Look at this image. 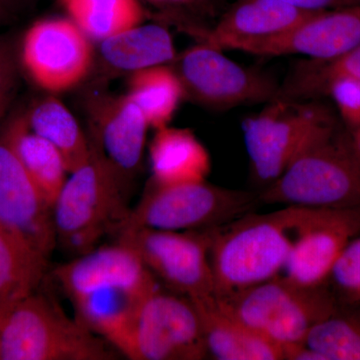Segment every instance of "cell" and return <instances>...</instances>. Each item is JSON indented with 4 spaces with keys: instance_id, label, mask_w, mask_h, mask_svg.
Listing matches in <instances>:
<instances>
[{
    "instance_id": "obj_1",
    "label": "cell",
    "mask_w": 360,
    "mask_h": 360,
    "mask_svg": "<svg viewBox=\"0 0 360 360\" xmlns=\"http://www.w3.org/2000/svg\"><path fill=\"white\" fill-rule=\"evenodd\" d=\"M53 277L70 298L75 319L116 350L149 296L160 288L141 258L117 241L59 265Z\"/></svg>"
},
{
    "instance_id": "obj_2",
    "label": "cell",
    "mask_w": 360,
    "mask_h": 360,
    "mask_svg": "<svg viewBox=\"0 0 360 360\" xmlns=\"http://www.w3.org/2000/svg\"><path fill=\"white\" fill-rule=\"evenodd\" d=\"M309 212L302 206L266 214L250 212L212 229L213 295L224 297L281 274Z\"/></svg>"
},
{
    "instance_id": "obj_3",
    "label": "cell",
    "mask_w": 360,
    "mask_h": 360,
    "mask_svg": "<svg viewBox=\"0 0 360 360\" xmlns=\"http://www.w3.org/2000/svg\"><path fill=\"white\" fill-rule=\"evenodd\" d=\"M53 207L56 241L75 257L97 248L127 219V176L92 146L89 160L71 172Z\"/></svg>"
},
{
    "instance_id": "obj_4",
    "label": "cell",
    "mask_w": 360,
    "mask_h": 360,
    "mask_svg": "<svg viewBox=\"0 0 360 360\" xmlns=\"http://www.w3.org/2000/svg\"><path fill=\"white\" fill-rule=\"evenodd\" d=\"M266 205L309 208H360V156L336 125L300 153L258 195Z\"/></svg>"
},
{
    "instance_id": "obj_5",
    "label": "cell",
    "mask_w": 360,
    "mask_h": 360,
    "mask_svg": "<svg viewBox=\"0 0 360 360\" xmlns=\"http://www.w3.org/2000/svg\"><path fill=\"white\" fill-rule=\"evenodd\" d=\"M215 297L222 309L283 348L284 356L290 348L305 345L310 330L340 303L326 284L303 286L283 274L233 295Z\"/></svg>"
},
{
    "instance_id": "obj_6",
    "label": "cell",
    "mask_w": 360,
    "mask_h": 360,
    "mask_svg": "<svg viewBox=\"0 0 360 360\" xmlns=\"http://www.w3.org/2000/svg\"><path fill=\"white\" fill-rule=\"evenodd\" d=\"M120 355L37 291L0 321V360H115Z\"/></svg>"
},
{
    "instance_id": "obj_7",
    "label": "cell",
    "mask_w": 360,
    "mask_h": 360,
    "mask_svg": "<svg viewBox=\"0 0 360 360\" xmlns=\"http://www.w3.org/2000/svg\"><path fill=\"white\" fill-rule=\"evenodd\" d=\"M257 203L259 200L255 194L214 186L207 180L162 186L150 179L141 200L129 210L118 231H210L252 212Z\"/></svg>"
},
{
    "instance_id": "obj_8",
    "label": "cell",
    "mask_w": 360,
    "mask_h": 360,
    "mask_svg": "<svg viewBox=\"0 0 360 360\" xmlns=\"http://www.w3.org/2000/svg\"><path fill=\"white\" fill-rule=\"evenodd\" d=\"M335 127L321 104L277 97L243 122L253 174L265 187L278 179L309 144Z\"/></svg>"
},
{
    "instance_id": "obj_9",
    "label": "cell",
    "mask_w": 360,
    "mask_h": 360,
    "mask_svg": "<svg viewBox=\"0 0 360 360\" xmlns=\"http://www.w3.org/2000/svg\"><path fill=\"white\" fill-rule=\"evenodd\" d=\"M186 98L212 110L267 103L279 96L281 86L264 71L238 65L205 41L193 45L172 63Z\"/></svg>"
},
{
    "instance_id": "obj_10",
    "label": "cell",
    "mask_w": 360,
    "mask_h": 360,
    "mask_svg": "<svg viewBox=\"0 0 360 360\" xmlns=\"http://www.w3.org/2000/svg\"><path fill=\"white\" fill-rule=\"evenodd\" d=\"M18 51L30 82L53 96L82 84L94 66V41L68 16L35 20L23 33Z\"/></svg>"
},
{
    "instance_id": "obj_11",
    "label": "cell",
    "mask_w": 360,
    "mask_h": 360,
    "mask_svg": "<svg viewBox=\"0 0 360 360\" xmlns=\"http://www.w3.org/2000/svg\"><path fill=\"white\" fill-rule=\"evenodd\" d=\"M117 350L132 360H201L208 356L193 300L160 288L144 303Z\"/></svg>"
},
{
    "instance_id": "obj_12",
    "label": "cell",
    "mask_w": 360,
    "mask_h": 360,
    "mask_svg": "<svg viewBox=\"0 0 360 360\" xmlns=\"http://www.w3.org/2000/svg\"><path fill=\"white\" fill-rule=\"evenodd\" d=\"M212 231L122 229L116 236L117 243L134 251L155 278L172 292L196 298L213 295L210 259Z\"/></svg>"
},
{
    "instance_id": "obj_13",
    "label": "cell",
    "mask_w": 360,
    "mask_h": 360,
    "mask_svg": "<svg viewBox=\"0 0 360 360\" xmlns=\"http://www.w3.org/2000/svg\"><path fill=\"white\" fill-rule=\"evenodd\" d=\"M360 234V208H309L283 276L303 286L326 284L345 246Z\"/></svg>"
},
{
    "instance_id": "obj_14",
    "label": "cell",
    "mask_w": 360,
    "mask_h": 360,
    "mask_svg": "<svg viewBox=\"0 0 360 360\" xmlns=\"http://www.w3.org/2000/svg\"><path fill=\"white\" fill-rule=\"evenodd\" d=\"M360 44V6L315 13L276 37L243 49L264 56L300 54L314 60H330Z\"/></svg>"
},
{
    "instance_id": "obj_15",
    "label": "cell",
    "mask_w": 360,
    "mask_h": 360,
    "mask_svg": "<svg viewBox=\"0 0 360 360\" xmlns=\"http://www.w3.org/2000/svg\"><path fill=\"white\" fill-rule=\"evenodd\" d=\"M0 222L49 259L58 245L52 208L0 139Z\"/></svg>"
},
{
    "instance_id": "obj_16",
    "label": "cell",
    "mask_w": 360,
    "mask_h": 360,
    "mask_svg": "<svg viewBox=\"0 0 360 360\" xmlns=\"http://www.w3.org/2000/svg\"><path fill=\"white\" fill-rule=\"evenodd\" d=\"M99 150L123 174L141 167L150 129L141 108L127 94L101 96L90 105Z\"/></svg>"
},
{
    "instance_id": "obj_17",
    "label": "cell",
    "mask_w": 360,
    "mask_h": 360,
    "mask_svg": "<svg viewBox=\"0 0 360 360\" xmlns=\"http://www.w3.org/2000/svg\"><path fill=\"white\" fill-rule=\"evenodd\" d=\"M314 13L283 0H238L203 41L220 51H241L253 42L290 30Z\"/></svg>"
},
{
    "instance_id": "obj_18",
    "label": "cell",
    "mask_w": 360,
    "mask_h": 360,
    "mask_svg": "<svg viewBox=\"0 0 360 360\" xmlns=\"http://www.w3.org/2000/svg\"><path fill=\"white\" fill-rule=\"evenodd\" d=\"M191 300L200 316L208 355L219 360L285 359L283 348L222 309L214 295Z\"/></svg>"
},
{
    "instance_id": "obj_19",
    "label": "cell",
    "mask_w": 360,
    "mask_h": 360,
    "mask_svg": "<svg viewBox=\"0 0 360 360\" xmlns=\"http://www.w3.org/2000/svg\"><path fill=\"white\" fill-rule=\"evenodd\" d=\"M149 161L151 180L162 186L205 181L212 169L210 153L193 130L170 125L155 129Z\"/></svg>"
},
{
    "instance_id": "obj_20",
    "label": "cell",
    "mask_w": 360,
    "mask_h": 360,
    "mask_svg": "<svg viewBox=\"0 0 360 360\" xmlns=\"http://www.w3.org/2000/svg\"><path fill=\"white\" fill-rule=\"evenodd\" d=\"M0 139L13 150L45 200L53 207L70 174L58 149L30 129L22 113L6 123Z\"/></svg>"
},
{
    "instance_id": "obj_21",
    "label": "cell",
    "mask_w": 360,
    "mask_h": 360,
    "mask_svg": "<svg viewBox=\"0 0 360 360\" xmlns=\"http://www.w3.org/2000/svg\"><path fill=\"white\" fill-rule=\"evenodd\" d=\"M99 54L111 70L130 73L170 65L176 58L174 39L167 27L141 23L98 42Z\"/></svg>"
},
{
    "instance_id": "obj_22",
    "label": "cell",
    "mask_w": 360,
    "mask_h": 360,
    "mask_svg": "<svg viewBox=\"0 0 360 360\" xmlns=\"http://www.w3.org/2000/svg\"><path fill=\"white\" fill-rule=\"evenodd\" d=\"M49 259L0 222V321L37 292Z\"/></svg>"
},
{
    "instance_id": "obj_23",
    "label": "cell",
    "mask_w": 360,
    "mask_h": 360,
    "mask_svg": "<svg viewBox=\"0 0 360 360\" xmlns=\"http://www.w3.org/2000/svg\"><path fill=\"white\" fill-rule=\"evenodd\" d=\"M22 115L33 132L58 149L70 174L89 160L92 146L75 116L58 97L47 94L37 99Z\"/></svg>"
},
{
    "instance_id": "obj_24",
    "label": "cell",
    "mask_w": 360,
    "mask_h": 360,
    "mask_svg": "<svg viewBox=\"0 0 360 360\" xmlns=\"http://www.w3.org/2000/svg\"><path fill=\"white\" fill-rule=\"evenodd\" d=\"M127 96L141 108L153 129L169 125L186 98L181 80L172 65L130 73Z\"/></svg>"
},
{
    "instance_id": "obj_25",
    "label": "cell",
    "mask_w": 360,
    "mask_h": 360,
    "mask_svg": "<svg viewBox=\"0 0 360 360\" xmlns=\"http://www.w3.org/2000/svg\"><path fill=\"white\" fill-rule=\"evenodd\" d=\"M58 4L97 44L141 25L146 18L141 0H58Z\"/></svg>"
},
{
    "instance_id": "obj_26",
    "label": "cell",
    "mask_w": 360,
    "mask_h": 360,
    "mask_svg": "<svg viewBox=\"0 0 360 360\" xmlns=\"http://www.w3.org/2000/svg\"><path fill=\"white\" fill-rule=\"evenodd\" d=\"M305 345L324 360H360V302L338 303L310 330Z\"/></svg>"
},
{
    "instance_id": "obj_27",
    "label": "cell",
    "mask_w": 360,
    "mask_h": 360,
    "mask_svg": "<svg viewBox=\"0 0 360 360\" xmlns=\"http://www.w3.org/2000/svg\"><path fill=\"white\" fill-rule=\"evenodd\" d=\"M338 77L360 80V44L330 60L302 61L296 66L288 82L281 86L279 97L307 101L323 96L326 85Z\"/></svg>"
},
{
    "instance_id": "obj_28",
    "label": "cell",
    "mask_w": 360,
    "mask_h": 360,
    "mask_svg": "<svg viewBox=\"0 0 360 360\" xmlns=\"http://www.w3.org/2000/svg\"><path fill=\"white\" fill-rule=\"evenodd\" d=\"M338 302H360V234L345 246L328 277Z\"/></svg>"
},
{
    "instance_id": "obj_29",
    "label": "cell",
    "mask_w": 360,
    "mask_h": 360,
    "mask_svg": "<svg viewBox=\"0 0 360 360\" xmlns=\"http://www.w3.org/2000/svg\"><path fill=\"white\" fill-rule=\"evenodd\" d=\"M323 94L335 101L343 122L348 129L360 125V82L352 77H338L331 80Z\"/></svg>"
},
{
    "instance_id": "obj_30",
    "label": "cell",
    "mask_w": 360,
    "mask_h": 360,
    "mask_svg": "<svg viewBox=\"0 0 360 360\" xmlns=\"http://www.w3.org/2000/svg\"><path fill=\"white\" fill-rule=\"evenodd\" d=\"M20 68L15 42L11 37H0V118L13 99Z\"/></svg>"
},
{
    "instance_id": "obj_31",
    "label": "cell",
    "mask_w": 360,
    "mask_h": 360,
    "mask_svg": "<svg viewBox=\"0 0 360 360\" xmlns=\"http://www.w3.org/2000/svg\"><path fill=\"white\" fill-rule=\"evenodd\" d=\"M283 1L309 13H321V11L354 6L350 0H283Z\"/></svg>"
},
{
    "instance_id": "obj_32",
    "label": "cell",
    "mask_w": 360,
    "mask_h": 360,
    "mask_svg": "<svg viewBox=\"0 0 360 360\" xmlns=\"http://www.w3.org/2000/svg\"><path fill=\"white\" fill-rule=\"evenodd\" d=\"M15 6L14 0H0V26L6 25L11 18Z\"/></svg>"
},
{
    "instance_id": "obj_33",
    "label": "cell",
    "mask_w": 360,
    "mask_h": 360,
    "mask_svg": "<svg viewBox=\"0 0 360 360\" xmlns=\"http://www.w3.org/2000/svg\"><path fill=\"white\" fill-rule=\"evenodd\" d=\"M148 1L153 4H158V6H179L191 4L195 0H148Z\"/></svg>"
},
{
    "instance_id": "obj_34",
    "label": "cell",
    "mask_w": 360,
    "mask_h": 360,
    "mask_svg": "<svg viewBox=\"0 0 360 360\" xmlns=\"http://www.w3.org/2000/svg\"><path fill=\"white\" fill-rule=\"evenodd\" d=\"M348 136H349L352 148L356 151L357 155L360 156V125L354 129H350Z\"/></svg>"
},
{
    "instance_id": "obj_35",
    "label": "cell",
    "mask_w": 360,
    "mask_h": 360,
    "mask_svg": "<svg viewBox=\"0 0 360 360\" xmlns=\"http://www.w3.org/2000/svg\"><path fill=\"white\" fill-rule=\"evenodd\" d=\"M14 1H15V2H16V4H18V2L22 1V0H14Z\"/></svg>"
},
{
    "instance_id": "obj_36",
    "label": "cell",
    "mask_w": 360,
    "mask_h": 360,
    "mask_svg": "<svg viewBox=\"0 0 360 360\" xmlns=\"http://www.w3.org/2000/svg\"><path fill=\"white\" fill-rule=\"evenodd\" d=\"M359 82H360V80H359Z\"/></svg>"
}]
</instances>
